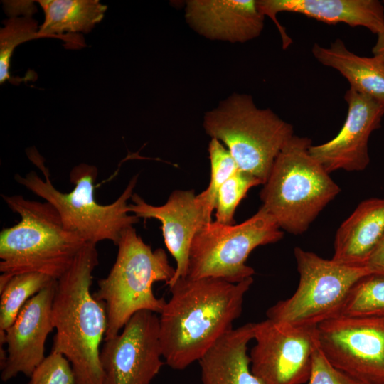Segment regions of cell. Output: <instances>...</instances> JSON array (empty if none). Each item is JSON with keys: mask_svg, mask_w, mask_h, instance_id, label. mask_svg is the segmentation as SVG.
Masks as SVG:
<instances>
[{"mask_svg": "<svg viewBox=\"0 0 384 384\" xmlns=\"http://www.w3.org/2000/svg\"><path fill=\"white\" fill-rule=\"evenodd\" d=\"M253 283L181 277L169 285L171 297L159 314V338L165 363L182 370L200 358L242 314Z\"/></svg>", "mask_w": 384, "mask_h": 384, "instance_id": "6da1fadb", "label": "cell"}, {"mask_svg": "<svg viewBox=\"0 0 384 384\" xmlns=\"http://www.w3.org/2000/svg\"><path fill=\"white\" fill-rule=\"evenodd\" d=\"M99 264L96 245L86 243L69 269L56 280L52 319L56 332L51 352L70 363L75 384H103L100 360L107 317L105 305L91 293Z\"/></svg>", "mask_w": 384, "mask_h": 384, "instance_id": "7a4b0ae2", "label": "cell"}, {"mask_svg": "<svg viewBox=\"0 0 384 384\" xmlns=\"http://www.w3.org/2000/svg\"><path fill=\"white\" fill-rule=\"evenodd\" d=\"M2 198L21 220L0 233V289L18 274L38 272L59 279L87 242L65 228L50 203L20 195Z\"/></svg>", "mask_w": 384, "mask_h": 384, "instance_id": "3957f363", "label": "cell"}, {"mask_svg": "<svg viewBox=\"0 0 384 384\" xmlns=\"http://www.w3.org/2000/svg\"><path fill=\"white\" fill-rule=\"evenodd\" d=\"M28 156L39 168L44 178L35 171L25 176L15 175V180L36 196L50 203L58 211L65 228L80 236L86 242L97 244L112 241L117 245L122 233L133 226L139 218L129 213L128 201L136 186L138 175L133 176L122 194L113 203L102 205L95 196V182L98 171L90 164L81 163L70 173L74 185L69 193L58 191L52 183L48 169L36 151Z\"/></svg>", "mask_w": 384, "mask_h": 384, "instance_id": "277c9868", "label": "cell"}, {"mask_svg": "<svg viewBox=\"0 0 384 384\" xmlns=\"http://www.w3.org/2000/svg\"><path fill=\"white\" fill-rule=\"evenodd\" d=\"M311 139L294 134L277 155L260 197L262 207L289 233L306 232L340 193L323 166L309 152Z\"/></svg>", "mask_w": 384, "mask_h": 384, "instance_id": "5b68a950", "label": "cell"}, {"mask_svg": "<svg viewBox=\"0 0 384 384\" xmlns=\"http://www.w3.org/2000/svg\"><path fill=\"white\" fill-rule=\"evenodd\" d=\"M114 265L107 276L98 280L95 298L105 305L107 328L105 339L119 334L127 322L142 310L160 314L166 301L158 298L153 284L173 279L176 268L162 248L154 250L132 226L121 234Z\"/></svg>", "mask_w": 384, "mask_h": 384, "instance_id": "8992f818", "label": "cell"}, {"mask_svg": "<svg viewBox=\"0 0 384 384\" xmlns=\"http://www.w3.org/2000/svg\"><path fill=\"white\" fill-rule=\"evenodd\" d=\"M203 128L219 140L235 159L239 170L262 183L274 160L294 134L291 124L270 109L258 108L252 97L233 93L205 113Z\"/></svg>", "mask_w": 384, "mask_h": 384, "instance_id": "52a82bcc", "label": "cell"}, {"mask_svg": "<svg viewBox=\"0 0 384 384\" xmlns=\"http://www.w3.org/2000/svg\"><path fill=\"white\" fill-rule=\"evenodd\" d=\"M284 233L262 206L240 224L211 221L204 225L191 242L186 277H213L238 283L252 277L255 270L246 265L251 252L260 245L282 239Z\"/></svg>", "mask_w": 384, "mask_h": 384, "instance_id": "ba28073f", "label": "cell"}, {"mask_svg": "<svg viewBox=\"0 0 384 384\" xmlns=\"http://www.w3.org/2000/svg\"><path fill=\"white\" fill-rule=\"evenodd\" d=\"M294 255L299 275L298 287L288 299L266 312L267 319L297 326H317L341 314L348 293L366 267H351L321 257L296 247Z\"/></svg>", "mask_w": 384, "mask_h": 384, "instance_id": "9c48e42d", "label": "cell"}, {"mask_svg": "<svg viewBox=\"0 0 384 384\" xmlns=\"http://www.w3.org/2000/svg\"><path fill=\"white\" fill-rule=\"evenodd\" d=\"M319 348L364 384H384V320L339 315L317 326Z\"/></svg>", "mask_w": 384, "mask_h": 384, "instance_id": "30bf717a", "label": "cell"}, {"mask_svg": "<svg viewBox=\"0 0 384 384\" xmlns=\"http://www.w3.org/2000/svg\"><path fill=\"white\" fill-rule=\"evenodd\" d=\"M317 326H297L269 319L254 323L251 370L265 384L308 382L318 347Z\"/></svg>", "mask_w": 384, "mask_h": 384, "instance_id": "8fae6325", "label": "cell"}, {"mask_svg": "<svg viewBox=\"0 0 384 384\" xmlns=\"http://www.w3.org/2000/svg\"><path fill=\"white\" fill-rule=\"evenodd\" d=\"M162 358L159 317L139 311L119 334L105 339L100 353L103 384H150L164 363Z\"/></svg>", "mask_w": 384, "mask_h": 384, "instance_id": "7c38bea8", "label": "cell"}, {"mask_svg": "<svg viewBox=\"0 0 384 384\" xmlns=\"http://www.w3.org/2000/svg\"><path fill=\"white\" fill-rule=\"evenodd\" d=\"M344 99L347 116L339 132L329 141L309 147L311 155L329 174L338 169L359 171L368 166L369 138L381 127L384 115L376 102L351 88L346 92Z\"/></svg>", "mask_w": 384, "mask_h": 384, "instance_id": "4fadbf2b", "label": "cell"}, {"mask_svg": "<svg viewBox=\"0 0 384 384\" xmlns=\"http://www.w3.org/2000/svg\"><path fill=\"white\" fill-rule=\"evenodd\" d=\"M129 204V213L139 218H154L161 223L165 245L176 261V272L170 285L187 274L189 250L196 234L211 215L193 190H176L161 206L146 203L134 193Z\"/></svg>", "mask_w": 384, "mask_h": 384, "instance_id": "5bb4252c", "label": "cell"}, {"mask_svg": "<svg viewBox=\"0 0 384 384\" xmlns=\"http://www.w3.org/2000/svg\"><path fill=\"white\" fill-rule=\"evenodd\" d=\"M56 280L28 299L5 331L7 358L1 369L2 381L20 373L31 377L46 358L45 343L54 329L52 309Z\"/></svg>", "mask_w": 384, "mask_h": 384, "instance_id": "9a60e30c", "label": "cell"}, {"mask_svg": "<svg viewBox=\"0 0 384 384\" xmlns=\"http://www.w3.org/2000/svg\"><path fill=\"white\" fill-rule=\"evenodd\" d=\"M257 6L274 23L283 49L292 43L276 16L283 11L300 14L327 24L365 27L376 35L384 29V6L378 0H257Z\"/></svg>", "mask_w": 384, "mask_h": 384, "instance_id": "2e32d148", "label": "cell"}, {"mask_svg": "<svg viewBox=\"0 0 384 384\" xmlns=\"http://www.w3.org/2000/svg\"><path fill=\"white\" fill-rule=\"evenodd\" d=\"M185 18L193 29L207 38L245 43L260 35L265 16L257 0H189Z\"/></svg>", "mask_w": 384, "mask_h": 384, "instance_id": "e0dca14e", "label": "cell"}, {"mask_svg": "<svg viewBox=\"0 0 384 384\" xmlns=\"http://www.w3.org/2000/svg\"><path fill=\"white\" fill-rule=\"evenodd\" d=\"M384 235V198L361 202L338 228L332 260L351 267H366Z\"/></svg>", "mask_w": 384, "mask_h": 384, "instance_id": "ac0fdd59", "label": "cell"}, {"mask_svg": "<svg viewBox=\"0 0 384 384\" xmlns=\"http://www.w3.org/2000/svg\"><path fill=\"white\" fill-rule=\"evenodd\" d=\"M254 323L225 333L200 358L201 384H265L251 370L247 345Z\"/></svg>", "mask_w": 384, "mask_h": 384, "instance_id": "d6986e66", "label": "cell"}, {"mask_svg": "<svg viewBox=\"0 0 384 384\" xmlns=\"http://www.w3.org/2000/svg\"><path fill=\"white\" fill-rule=\"evenodd\" d=\"M311 50L320 63L338 71L348 81L350 88L370 97L384 111V62L375 56L355 54L339 38L329 47L315 43Z\"/></svg>", "mask_w": 384, "mask_h": 384, "instance_id": "ffe728a7", "label": "cell"}, {"mask_svg": "<svg viewBox=\"0 0 384 384\" xmlns=\"http://www.w3.org/2000/svg\"><path fill=\"white\" fill-rule=\"evenodd\" d=\"M45 18L38 33L43 38H60L85 46L75 33H87L100 23L107 6L98 0H39Z\"/></svg>", "mask_w": 384, "mask_h": 384, "instance_id": "44dd1931", "label": "cell"}, {"mask_svg": "<svg viewBox=\"0 0 384 384\" xmlns=\"http://www.w3.org/2000/svg\"><path fill=\"white\" fill-rule=\"evenodd\" d=\"M53 280L49 276L38 272L13 276L0 291V334H4L14 323L28 300Z\"/></svg>", "mask_w": 384, "mask_h": 384, "instance_id": "7402d4cb", "label": "cell"}, {"mask_svg": "<svg viewBox=\"0 0 384 384\" xmlns=\"http://www.w3.org/2000/svg\"><path fill=\"white\" fill-rule=\"evenodd\" d=\"M341 315L384 320V276L369 274L358 280L348 293Z\"/></svg>", "mask_w": 384, "mask_h": 384, "instance_id": "603a6c76", "label": "cell"}, {"mask_svg": "<svg viewBox=\"0 0 384 384\" xmlns=\"http://www.w3.org/2000/svg\"><path fill=\"white\" fill-rule=\"evenodd\" d=\"M0 29V82L11 79L10 62L14 49L20 44L43 38L38 33V22L32 16L9 17Z\"/></svg>", "mask_w": 384, "mask_h": 384, "instance_id": "cb8c5ba5", "label": "cell"}, {"mask_svg": "<svg viewBox=\"0 0 384 384\" xmlns=\"http://www.w3.org/2000/svg\"><path fill=\"white\" fill-rule=\"evenodd\" d=\"M208 151L210 163V182L207 188L198 196L208 214L212 215L219 189L239 169L228 149L217 139L211 138Z\"/></svg>", "mask_w": 384, "mask_h": 384, "instance_id": "d4e9b609", "label": "cell"}, {"mask_svg": "<svg viewBox=\"0 0 384 384\" xmlns=\"http://www.w3.org/2000/svg\"><path fill=\"white\" fill-rule=\"evenodd\" d=\"M262 185L260 180L240 170L236 171L218 192L215 217L216 222L224 225L235 224L234 215L240 201L254 186Z\"/></svg>", "mask_w": 384, "mask_h": 384, "instance_id": "484cf974", "label": "cell"}, {"mask_svg": "<svg viewBox=\"0 0 384 384\" xmlns=\"http://www.w3.org/2000/svg\"><path fill=\"white\" fill-rule=\"evenodd\" d=\"M29 384H75L72 367L61 354L51 352L35 369Z\"/></svg>", "mask_w": 384, "mask_h": 384, "instance_id": "4316f807", "label": "cell"}, {"mask_svg": "<svg viewBox=\"0 0 384 384\" xmlns=\"http://www.w3.org/2000/svg\"><path fill=\"white\" fill-rule=\"evenodd\" d=\"M308 384H364L334 367L320 348L314 350Z\"/></svg>", "mask_w": 384, "mask_h": 384, "instance_id": "83f0119b", "label": "cell"}, {"mask_svg": "<svg viewBox=\"0 0 384 384\" xmlns=\"http://www.w3.org/2000/svg\"><path fill=\"white\" fill-rule=\"evenodd\" d=\"M33 1H3L4 11L11 17H18L19 14L23 16H32L37 11Z\"/></svg>", "mask_w": 384, "mask_h": 384, "instance_id": "f1b7e54d", "label": "cell"}, {"mask_svg": "<svg viewBox=\"0 0 384 384\" xmlns=\"http://www.w3.org/2000/svg\"><path fill=\"white\" fill-rule=\"evenodd\" d=\"M366 267L370 274L384 276V235L371 253Z\"/></svg>", "mask_w": 384, "mask_h": 384, "instance_id": "f546056e", "label": "cell"}, {"mask_svg": "<svg viewBox=\"0 0 384 384\" xmlns=\"http://www.w3.org/2000/svg\"><path fill=\"white\" fill-rule=\"evenodd\" d=\"M377 40L372 48L373 56L384 62V29L377 34Z\"/></svg>", "mask_w": 384, "mask_h": 384, "instance_id": "4dcf8cb0", "label": "cell"}, {"mask_svg": "<svg viewBox=\"0 0 384 384\" xmlns=\"http://www.w3.org/2000/svg\"><path fill=\"white\" fill-rule=\"evenodd\" d=\"M383 2H384V1Z\"/></svg>", "mask_w": 384, "mask_h": 384, "instance_id": "1f68e13d", "label": "cell"}]
</instances>
